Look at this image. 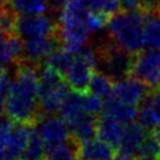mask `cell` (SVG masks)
I'll return each instance as SVG.
<instances>
[{
    "mask_svg": "<svg viewBox=\"0 0 160 160\" xmlns=\"http://www.w3.org/2000/svg\"><path fill=\"white\" fill-rule=\"evenodd\" d=\"M9 8L20 16L38 15L49 8V0H9Z\"/></svg>",
    "mask_w": 160,
    "mask_h": 160,
    "instance_id": "obj_20",
    "label": "cell"
},
{
    "mask_svg": "<svg viewBox=\"0 0 160 160\" xmlns=\"http://www.w3.org/2000/svg\"><path fill=\"white\" fill-rule=\"evenodd\" d=\"M131 76L150 89L160 88V50L146 49L139 52L132 64Z\"/></svg>",
    "mask_w": 160,
    "mask_h": 160,
    "instance_id": "obj_8",
    "label": "cell"
},
{
    "mask_svg": "<svg viewBox=\"0 0 160 160\" xmlns=\"http://www.w3.org/2000/svg\"><path fill=\"white\" fill-rule=\"evenodd\" d=\"M105 101H102L101 98L94 95V94H86L84 95V110L89 115H98L104 110Z\"/></svg>",
    "mask_w": 160,
    "mask_h": 160,
    "instance_id": "obj_25",
    "label": "cell"
},
{
    "mask_svg": "<svg viewBox=\"0 0 160 160\" xmlns=\"http://www.w3.org/2000/svg\"><path fill=\"white\" fill-rule=\"evenodd\" d=\"M8 36H9V35H6L4 31H1V30H0V45H1V44L5 41V39H6Z\"/></svg>",
    "mask_w": 160,
    "mask_h": 160,
    "instance_id": "obj_34",
    "label": "cell"
},
{
    "mask_svg": "<svg viewBox=\"0 0 160 160\" xmlns=\"http://www.w3.org/2000/svg\"><path fill=\"white\" fill-rule=\"evenodd\" d=\"M6 62L1 59V56H0V74H4L5 72V69H6Z\"/></svg>",
    "mask_w": 160,
    "mask_h": 160,
    "instance_id": "obj_33",
    "label": "cell"
},
{
    "mask_svg": "<svg viewBox=\"0 0 160 160\" xmlns=\"http://www.w3.org/2000/svg\"><path fill=\"white\" fill-rule=\"evenodd\" d=\"M68 128L71 134V139L79 144L95 139V135H98V120L95 116L89 114H84L81 118L68 125Z\"/></svg>",
    "mask_w": 160,
    "mask_h": 160,
    "instance_id": "obj_15",
    "label": "cell"
},
{
    "mask_svg": "<svg viewBox=\"0 0 160 160\" xmlns=\"http://www.w3.org/2000/svg\"><path fill=\"white\" fill-rule=\"evenodd\" d=\"M120 4L125 10H138L141 8L142 0H120Z\"/></svg>",
    "mask_w": 160,
    "mask_h": 160,
    "instance_id": "obj_30",
    "label": "cell"
},
{
    "mask_svg": "<svg viewBox=\"0 0 160 160\" xmlns=\"http://www.w3.org/2000/svg\"><path fill=\"white\" fill-rule=\"evenodd\" d=\"M91 10L81 0H71L58 19V36L62 48L76 55L88 44L92 32Z\"/></svg>",
    "mask_w": 160,
    "mask_h": 160,
    "instance_id": "obj_2",
    "label": "cell"
},
{
    "mask_svg": "<svg viewBox=\"0 0 160 160\" xmlns=\"http://www.w3.org/2000/svg\"><path fill=\"white\" fill-rule=\"evenodd\" d=\"M98 66V51L95 48L85 46L75 55L72 64L65 72V81L78 92H85L89 89L92 78V70Z\"/></svg>",
    "mask_w": 160,
    "mask_h": 160,
    "instance_id": "obj_7",
    "label": "cell"
},
{
    "mask_svg": "<svg viewBox=\"0 0 160 160\" xmlns=\"http://www.w3.org/2000/svg\"><path fill=\"white\" fill-rule=\"evenodd\" d=\"M78 149H79V142H76L72 139L70 142L69 139L65 144L49 151L46 160H79Z\"/></svg>",
    "mask_w": 160,
    "mask_h": 160,
    "instance_id": "obj_23",
    "label": "cell"
},
{
    "mask_svg": "<svg viewBox=\"0 0 160 160\" xmlns=\"http://www.w3.org/2000/svg\"><path fill=\"white\" fill-rule=\"evenodd\" d=\"M140 156H149V158H154V159L160 160V141L156 140L152 135L148 136V139L142 146Z\"/></svg>",
    "mask_w": 160,
    "mask_h": 160,
    "instance_id": "obj_26",
    "label": "cell"
},
{
    "mask_svg": "<svg viewBox=\"0 0 160 160\" xmlns=\"http://www.w3.org/2000/svg\"><path fill=\"white\" fill-rule=\"evenodd\" d=\"M149 92V86L135 78H126L114 84L112 98L128 105L140 104Z\"/></svg>",
    "mask_w": 160,
    "mask_h": 160,
    "instance_id": "obj_10",
    "label": "cell"
},
{
    "mask_svg": "<svg viewBox=\"0 0 160 160\" xmlns=\"http://www.w3.org/2000/svg\"><path fill=\"white\" fill-rule=\"evenodd\" d=\"M84 114H86L84 110V92H69L60 108V118L66 122V125H70Z\"/></svg>",
    "mask_w": 160,
    "mask_h": 160,
    "instance_id": "obj_18",
    "label": "cell"
},
{
    "mask_svg": "<svg viewBox=\"0 0 160 160\" xmlns=\"http://www.w3.org/2000/svg\"><path fill=\"white\" fill-rule=\"evenodd\" d=\"M36 132L41 138L48 152L54 150L55 148L65 144L69 138V128L66 122L58 116L49 115L42 118L36 126Z\"/></svg>",
    "mask_w": 160,
    "mask_h": 160,
    "instance_id": "obj_9",
    "label": "cell"
},
{
    "mask_svg": "<svg viewBox=\"0 0 160 160\" xmlns=\"http://www.w3.org/2000/svg\"><path fill=\"white\" fill-rule=\"evenodd\" d=\"M98 51V66L100 71L108 75L112 81L126 79L131 74L134 56L126 50L116 46L114 42H102L96 48Z\"/></svg>",
    "mask_w": 160,
    "mask_h": 160,
    "instance_id": "obj_6",
    "label": "cell"
},
{
    "mask_svg": "<svg viewBox=\"0 0 160 160\" xmlns=\"http://www.w3.org/2000/svg\"><path fill=\"white\" fill-rule=\"evenodd\" d=\"M139 160H159V159H154V158H149V156H141Z\"/></svg>",
    "mask_w": 160,
    "mask_h": 160,
    "instance_id": "obj_36",
    "label": "cell"
},
{
    "mask_svg": "<svg viewBox=\"0 0 160 160\" xmlns=\"http://www.w3.org/2000/svg\"><path fill=\"white\" fill-rule=\"evenodd\" d=\"M125 131V125L119 122L116 119L109 114L102 112L98 119V135L99 139L106 141L115 149L120 148L122 136Z\"/></svg>",
    "mask_w": 160,
    "mask_h": 160,
    "instance_id": "obj_14",
    "label": "cell"
},
{
    "mask_svg": "<svg viewBox=\"0 0 160 160\" xmlns=\"http://www.w3.org/2000/svg\"><path fill=\"white\" fill-rule=\"evenodd\" d=\"M39 111V74L34 65L24 62L11 82L5 112L15 122L32 124Z\"/></svg>",
    "mask_w": 160,
    "mask_h": 160,
    "instance_id": "obj_1",
    "label": "cell"
},
{
    "mask_svg": "<svg viewBox=\"0 0 160 160\" xmlns=\"http://www.w3.org/2000/svg\"><path fill=\"white\" fill-rule=\"evenodd\" d=\"M151 135H152L156 140H159V141H160V125L152 130V134H151Z\"/></svg>",
    "mask_w": 160,
    "mask_h": 160,
    "instance_id": "obj_32",
    "label": "cell"
},
{
    "mask_svg": "<svg viewBox=\"0 0 160 160\" xmlns=\"http://www.w3.org/2000/svg\"><path fill=\"white\" fill-rule=\"evenodd\" d=\"M114 160H135V158L132 156H129V155H125V154H120L118 156H115Z\"/></svg>",
    "mask_w": 160,
    "mask_h": 160,
    "instance_id": "obj_31",
    "label": "cell"
},
{
    "mask_svg": "<svg viewBox=\"0 0 160 160\" xmlns=\"http://www.w3.org/2000/svg\"><path fill=\"white\" fill-rule=\"evenodd\" d=\"M138 122L146 130L160 125V88L148 92L138 109Z\"/></svg>",
    "mask_w": 160,
    "mask_h": 160,
    "instance_id": "obj_11",
    "label": "cell"
},
{
    "mask_svg": "<svg viewBox=\"0 0 160 160\" xmlns=\"http://www.w3.org/2000/svg\"><path fill=\"white\" fill-rule=\"evenodd\" d=\"M71 0H49V9L51 10L52 15L55 16L56 14H60L62 12V10L65 9V6L70 2Z\"/></svg>",
    "mask_w": 160,
    "mask_h": 160,
    "instance_id": "obj_28",
    "label": "cell"
},
{
    "mask_svg": "<svg viewBox=\"0 0 160 160\" xmlns=\"http://www.w3.org/2000/svg\"><path fill=\"white\" fill-rule=\"evenodd\" d=\"M146 139H148L146 129H144L139 122L128 124L125 125V131L119 150L121 154L132 158L141 155V150Z\"/></svg>",
    "mask_w": 160,
    "mask_h": 160,
    "instance_id": "obj_12",
    "label": "cell"
},
{
    "mask_svg": "<svg viewBox=\"0 0 160 160\" xmlns=\"http://www.w3.org/2000/svg\"><path fill=\"white\" fill-rule=\"evenodd\" d=\"M145 12L142 10H125L109 19L108 32L110 41L130 54H139L144 45Z\"/></svg>",
    "mask_w": 160,
    "mask_h": 160,
    "instance_id": "obj_3",
    "label": "cell"
},
{
    "mask_svg": "<svg viewBox=\"0 0 160 160\" xmlns=\"http://www.w3.org/2000/svg\"><path fill=\"white\" fill-rule=\"evenodd\" d=\"M104 112L109 114L114 119H116L122 125H128L134 122V120L138 118V110L134 105H128L124 102L118 101L112 96L104 100Z\"/></svg>",
    "mask_w": 160,
    "mask_h": 160,
    "instance_id": "obj_16",
    "label": "cell"
},
{
    "mask_svg": "<svg viewBox=\"0 0 160 160\" xmlns=\"http://www.w3.org/2000/svg\"><path fill=\"white\" fill-rule=\"evenodd\" d=\"M112 89H114L112 80L108 75H105L101 71L92 74V78L89 84V90L91 94L105 100L112 95Z\"/></svg>",
    "mask_w": 160,
    "mask_h": 160,
    "instance_id": "obj_21",
    "label": "cell"
},
{
    "mask_svg": "<svg viewBox=\"0 0 160 160\" xmlns=\"http://www.w3.org/2000/svg\"><path fill=\"white\" fill-rule=\"evenodd\" d=\"M144 45L146 49L160 50V10L144 11Z\"/></svg>",
    "mask_w": 160,
    "mask_h": 160,
    "instance_id": "obj_17",
    "label": "cell"
},
{
    "mask_svg": "<svg viewBox=\"0 0 160 160\" xmlns=\"http://www.w3.org/2000/svg\"><path fill=\"white\" fill-rule=\"evenodd\" d=\"M79 160H114L115 148L101 139H91L79 144Z\"/></svg>",
    "mask_w": 160,
    "mask_h": 160,
    "instance_id": "obj_13",
    "label": "cell"
},
{
    "mask_svg": "<svg viewBox=\"0 0 160 160\" xmlns=\"http://www.w3.org/2000/svg\"><path fill=\"white\" fill-rule=\"evenodd\" d=\"M74 58H75V55L69 52L64 48L62 49L58 48L46 56V59H45L46 65L45 66L51 68L52 70H55L60 75H65V72L68 71V69L72 64Z\"/></svg>",
    "mask_w": 160,
    "mask_h": 160,
    "instance_id": "obj_19",
    "label": "cell"
},
{
    "mask_svg": "<svg viewBox=\"0 0 160 160\" xmlns=\"http://www.w3.org/2000/svg\"><path fill=\"white\" fill-rule=\"evenodd\" d=\"M8 2H9V0H0V9H1V8H6L5 5H6Z\"/></svg>",
    "mask_w": 160,
    "mask_h": 160,
    "instance_id": "obj_35",
    "label": "cell"
},
{
    "mask_svg": "<svg viewBox=\"0 0 160 160\" xmlns=\"http://www.w3.org/2000/svg\"><path fill=\"white\" fill-rule=\"evenodd\" d=\"M141 10L142 11L160 10V0H142Z\"/></svg>",
    "mask_w": 160,
    "mask_h": 160,
    "instance_id": "obj_29",
    "label": "cell"
},
{
    "mask_svg": "<svg viewBox=\"0 0 160 160\" xmlns=\"http://www.w3.org/2000/svg\"><path fill=\"white\" fill-rule=\"evenodd\" d=\"M46 148L36 132L35 129H32L30 139L28 141L26 149L22 154V160H46Z\"/></svg>",
    "mask_w": 160,
    "mask_h": 160,
    "instance_id": "obj_22",
    "label": "cell"
},
{
    "mask_svg": "<svg viewBox=\"0 0 160 160\" xmlns=\"http://www.w3.org/2000/svg\"><path fill=\"white\" fill-rule=\"evenodd\" d=\"M11 82H12V79L9 74H6V72L0 74V114H2V111L5 110V105H6Z\"/></svg>",
    "mask_w": 160,
    "mask_h": 160,
    "instance_id": "obj_27",
    "label": "cell"
},
{
    "mask_svg": "<svg viewBox=\"0 0 160 160\" xmlns=\"http://www.w3.org/2000/svg\"><path fill=\"white\" fill-rule=\"evenodd\" d=\"M69 85L62 76L49 66H44L39 74V106L45 115L60 111L69 95Z\"/></svg>",
    "mask_w": 160,
    "mask_h": 160,
    "instance_id": "obj_4",
    "label": "cell"
},
{
    "mask_svg": "<svg viewBox=\"0 0 160 160\" xmlns=\"http://www.w3.org/2000/svg\"><path fill=\"white\" fill-rule=\"evenodd\" d=\"M15 35L22 44L44 42L58 36V22L54 15L38 14V15H21L16 18Z\"/></svg>",
    "mask_w": 160,
    "mask_h": 160,
    "instance_id": "obj_5",
    "label": "cell"
},
{
    "mask_svg": "<svg viewBox=\"0 0 160 160\" xmlns=\"http://www.w3.org/2000/svg\"><path fill=\"white\" fill-rule=\"evenodd\" d=\"M91 11L101 12L106 16H114L118 14L121 4L120 0H81Z\"/></svg>",
    "mask_w": 160,
    "mask_h": 160,
    "instance_id": "obj_24",
    "label": "cell"
}]
</instances>
